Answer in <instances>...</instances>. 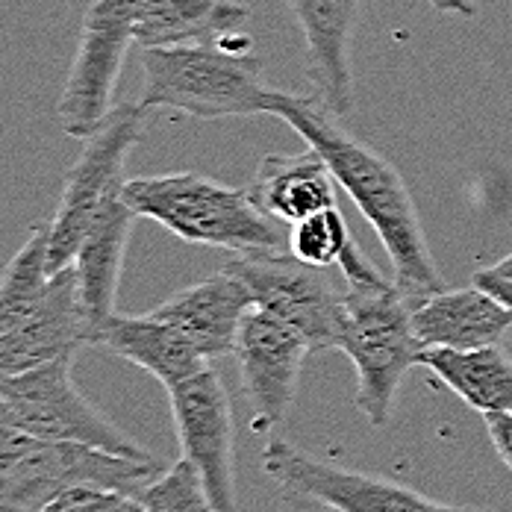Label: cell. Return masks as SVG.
<instances>
[{"label":"cell","mask_w":512,"mask_h":512,"mask_svg":"<svg viewBox=\"0 0 512 512\" xmlns=\"http://www.w3.org/2000/svg\"><path fill=\"white\" fill-rule=\"evenodd\" d=\"M224 271L254 295V307L298 327L312 351L339 348L345 327V280L286 251H248L227 259Z\"/></svg>","instance_id":"52a82bcc"},{"label":"cell","mask_w":512,"mask_h":512,"mask_svg":"<svg viewBox=\"0 0 512 512\" xmlns=\"http://www.w3.org/2000/svg\"><path fill=\"white\" fill-rule=\"evenodd\" d=\"M148 112L151 109L142 101L112 106L101 127L86 139L74 165L65 171L56 215L51 221V248H48L51 274L74 262L83 245V236L89 233L103 204L115 192H121L127 180L124 162L145 136Z\"/></svg>","instance_id":"8992f818"},{"label":"cell","mask_w":512,"mask_h":512,"mask_svg":"<svg viewBox=\"0 0 512 512\" xmlns=\"http://www.w3.org/2000/svg\"><path fill=\"white\" fill-rule=\"evenodd\" d=\"M159 471L154 457L136 460L80 442L27 436L0 465V512H39L74 486H101L139 498Z\"/></svg>","instance_id":"5b68a950"},{"label":"cell","mask_w":512,"mask_h":512,"mask_svg":"<svg viewBox=\"0 0 512 512\" xmlns=\"http://www.w3.org/2000/svg\"><path fill=\"white\" fill-rule=\"evenodd\" d=\"M89 345H95V324L80 301L74 265H65L51 277L42 307L18 327L0 333V377L33 371L53 359L77 357Z\"/></svg>","instance_id":"4fadbf2b"},{"label":"cell","mask_w":512,"mask_h":512,"mask_svg":"<svg viewBox=\"0 0 512 512\" xmlns=\"http://www.w3.org/2000/svg\"><path fill=\"white\" fill-rule=\"evenodd\" d=\"M312 354L307 336L268 309L251 307L242 318L233 357L239 362L242 392L254 412L256 433H271L295 404L304 359Z\"/></svg>","instance_id":"8fae6325"},{"label":"cell","mask_w":512,"mask_h":512,"mask_svg":"<svg viewBox=\"0 0 512 512\" xmlns=\"http://www.w3.org/2000/svg\"><path fill=\"white\" fill-rule=\"evenodd\" d=\"M142 48L215 42L248 27L251 12L236 0H121Z\"/></svg>","instance_id":"d6986e66"},{"label":"cell","mask_w":512,"mask_h":512,"mask_svg":"<svg viewBox=\"0 0 512 512\" xmlns=\"http://www.w3.org/2000/svg\"><path fill=\"white\" fill-rule=\"evenodd\" d=\"M142 512H218L206 495L201 474L186 457L162 468L139 495Z\"/></svg>","instance_id":"cb8c5ba5"},{"label":"cell","mask_w":512,"mask_h":512,"mask_svg":"<svg viewBox=\"0 0 512 512\" xmlns=\"http://www.w3.org/2000/svg\"><path fill=\"white\" fill-rule=\"evenodd\" d=\"M339 351L357 368V407L374 427H386L401 383L418 365L421 342L412 330V301L395 280L345 283V327Z\"/></svg>","instance_id":"277c9868"},{"label":"cell","mask_w":512,"mask_h":512,"mask_svg":"<svg viewBox=\"0 0 512 512\" xmlns=\"http://www.w3.org/2000/svg\"><path fill=\"white\" fill-rule=\"evenodd\" d=\"M51 224H36L0 274V333L27 321L51 289Z\"/></svg>","instance_id":"7402d4cb"},{"label":"cell","mask_w":512,"mask_h":512,"mask_svg":"<svg viewBox=\"0 0 512 512\" xmlns=\"http://www.w3.org/2000/svg\"><path fill=\"white\" fill-rule=\"evenodd\" d=\"M148 109H174L201 121L268 115L271 89L262 83V59L227 51L218 42L142 48Z\"/></svg>","instance_id":"3957f363"},{"label":"cell","mask_w":512,"mask_h":512,"mask_svg":"<svg viewBox=\"0 0 512 512\" xmlns=\"http://www.w3.org/2000/svg\"><path fill=\"white\" fill-rule=\"evenodd\" d=\"M133 42V21L121 0H95L89 6L65 89L56 103L59 127L71 139H89L112 112V98Z\"/></svg>","instance_id":"30bf717a"},{"label":"cell","mask_w":512,"mask_h":512,"mask_svg":"<svg viewBox=\"0 0 512 512\" xmlns=\"http://www.w3.org/2000/svg\"><path fill=\"white\" fill-rule=\"evenodd\" d=\"M262 471L277 483L286 501H304L330 512H489L442 504L395 480L339 468L286 439H271L262 448Z\"/></svg>","instance_id":"9c48e42d"},{"label":"cell","mask_w":512,"mask_h":512,"mask_svg":"<svg viewBox=\"0 0 512 512\" xmlns=\"http://www.w3.org/2000/svg\"><path fill=\"white\" fill-rule=\"evenodd\" d=\"M418 365L439 377L454 395H460L480 415L512 412V357L501 345L468 351L421 348Z\"/></svg>","instance_id":"44dd1931"},{"label":"cell","mask_w":512,"mask_h":512,"mask_svg":"<svg viewBox=\"0 0 512 512\" xmlns=\"http://www.w3.org/2000/svg\"><path fill=\"white\" fill-rule=\"evenodd\" d=\"M268 115L286 121L327 162L336 186L348 192L365 221L377 230L392 259V280L412 304L445 289L410 186L386 156L348 133L339 124L342 118H333L315 95H289L271 89Z\"/></svg>","instance_id":"6da1fadb"},{"label":"cell","mask_w":512,"mask_h":512,"mask_svg":"<svg viewBox=\"0 0 512 512\" xmlns=\"http://www.w3.org/2000/svg\"><path fill=\"white\" fill-rule=\"evenodd\" d=\"M121 198L139 218H151L192 245L233 254L289 248L283 221L265 215L251 198V189L221 186L195 171L127 177Z\"/></svg>","instance_id":"7a4b0ae2"},{"label":"cell","mask_w":512,"mask_h":512,"mask_svg":"<svg viewBox=\"0 0 512 512\" xmlns=\"http://www.w3.org/2000/svg\"><path fill=\"white\" fill-rule=\"evenodd\" d=\"M307 42L309 80L318 103L345 118L354 109L351 36L359 0H286Z\"/></svg>","instance_id":"5bb4252c"},{"label":"cell","mask_w":512,"mask_h":512,"mask_svg":"<svg viewBox=\"0 0 512 512\" xmlns=\"http://www.w3.org/2000/svg\"><path fill=\"white\" fill-rule=\"evenodd\" d=\"M95 345H103L115 357L127 359L156 377L165 389L183 383L209 365V359L165 318L154 312L121 315L112 312L98 330Z\"/></svg>","instance_id":"e0dca14e"},{"label":"cell","mask_w":512,"mask_h":512,"mask_svg":"<svg viewBox=\"0 0 512 512\" xmlns=\"http://www.w3.org/2000/svg\"><path fill=\"white\" fill-rule=\"evenodd\" d=\"M351 242L354 236L339 206L321 209L289 230V254L315 268H336Z\"/></svg>","instance_id":"603a6c76"},{"label":"cell","mask_w":512,"mask_h":512,"mask_svg":"<svg viewBox=\"0 0 512 512\" xmlns=\"http://www.w3.org/2000/svg\"><path fill=\"white\" fill-rule=\"evenodd\" d=\"M471 283L477 286V289H483V292H489L495 301H501L504 309L512 315V259H501V262H495V265H486V268H480L474 277H471Z\"/></svg>","instance_id":"484cf974"},{"label":"cell","mask_w":512,"mask_h":512,"mask_svg":"<svg viewBox=\"0 0 512 512\" xmlns=\"http://www.w3.org/2000/svg\"><path fill=\"white\" fill-rule=\"evenodd\" d=\"M251 307L254 295L248 286L221 268L201 283L180 289L151 312L174 324L206 359H218L233 354L242 318Z\"/></svg>","instance_id":"9a60e30c"},{"label":"cell","mask_w":512,"mask_h":512,"mask_svg":"<svg viewBox=\"0 0 512 512\" xmlns=\"http://www.w3.org/2000/svg\"><path fill=\"white\" fill-rule=\"evenodd\" d=\"M251 198L265 215L298 224L336 206V180L312 148L304 154H268L256 168Z\"/></svg>","instance_id":"ffe728a7"},{"label":"cell","mask_w":512,"mask_h":512,"mask_svg":"<svg viewBox=\"0 0 512 512\" xmlns=\"http://www.w3.org/2000/svg\"><path fill=\"white\" fill-rule=\"evenodd\" d=\"M427 3L442 15H460V18H474L477 15L474 0H427Z\"/></svg>","instance_id":"f1b7e54d"},{"label":"cell","mask_w":512,"mask_h":512,"mask_svg":"<svg viewBox=\"0 0 512 512\" xmlns=\"http://www.w3.org/2000/svg\"><path fill=\"white\" fill-rule=\"evenodd\" d=\"M71 365L74 357H62L24 374L0 377V398L12 410L21 430L36 439L80 442L121 457H154L83 398L71 377Z\"/></svg>","instance_id":"ba28073f"},{"label":"cell","mask_w":512,"mask_h":512,"mask_svg":"<svg viewBox=\"0 0 512 512\" xmlns=\"http://www.w3.org/2000/svg\"><path fill=\"white\" fill-rule=\"evenodd\" d=\"M292 504H298L292 512H309V504H304V501H292Z\"/></svg>","instance_id":"f546056e"},{"label":"cell","mask_w":512,"mask_h":512,"mask_svg":"<svg viewBox=\"0 0 512 512\" xmlns=\"http://www.w3.org/2000/svg\"><path fill=\"white\" fill-rule=\"evenodd\" d=\"M136 212L115 192L98 218L92 221L89 233L83 236V245L74 256V271H77V286H80V301L95 324V339L101 324L115 312V298H118V283L124 271V256L133 236Z\"/></svg>","instance_id":"ac0fdd59"},{"label":"cell","mask_w":512,"mask_h":512,"mask_svg":"<svg viewBox=\"0 0 512 512\" xmlns=\"http://www.w3.org/2000/svg\"><path fill=\"white\" fill-rule=\"evenodd\" d=\"M483 421H486V430L498 457L512 471V412H489L483 415Z\"/></svg>","instance_id":"4316f807"},{"label":"cell","mask_w":512,"mask_h":512,"mask_svg":"<svg viewBox=\"0 0 512 512\" xmlns=\"http://www.w3.org/2000/svg\"><path fill=\"white\" fill-rule=\"evenodd\" d=\"M39 512H142L139 498L101 486H74L59 492Z\"/></svg>","instance_id":"d4e9b609"},{"label":"cell","mask_w":512,"mask_h":512,"mask_svg":"<svg viewBox=\"0 0 512 512\" xmlns=\"http://www.w3.org/2000/svg\"><path fill=\"white\" fill-rule=\"evenodd\" d=\"M171 418L183 457L201 474L206 495L218 512H236L233 471V410L221 374L206 365L168 389Z\"/></svg>","instance_id":"7c38bea8"},{"label":"cell","mask_w":512,"mask_h":512,"mask_svg":"<svg viewBox=\"0 0 512 512\" xmlns=\"http://www.w3.org/2000/svg\"><path fill=\"white\" fill-rule=\"evenodd\" d=\"M27 436H30V433L21 430V424L15 421L12 410H9L6 401L0 398V465L18 451V445H21Z\"/></svg>","instance_id":"83f0119b"},{"label":"cell","mask_w":512,"mask_h":512,"mask_svg":"<svg viewBox=\"0 0 512 512\" xmlns=\"http://www.w3.org/2000/svg\"><path fill=\"white\" fill-rule=\"evenodd\" d=\"M510 259H512V254H510Z\"/></svg>","instance_id":"4dcf8cb0"},{"label":"cell","mask_w":512,"mask_h":512,"mask_svg":"<svg viewBox=\"0 0 512 512\" xmlns=\"http://www.w3.org/2000/svg\"><path fill=\"white\" fill-rule=\"evenodd\" d=\"M512 327L501 301L474 283L465 289H439L412 304V330L421 348H486L498 345Z\"/></svg>","instance_id":"2e32d148"}]
</instances>
